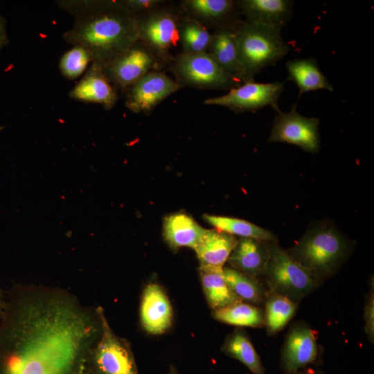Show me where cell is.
I'll use <instances>...</instances> for the list:
<instances>
[{
	"instance_id": "1",
	"label": "cell",
	"mask_w": 374,
	"mask_h": 374,
	"mask_svg": "<svg viewBox=\"0 0 374 374\" xmlns=\"http://www.w3.org/2000/svg\"><path fill=\"white\" fill-rule=\"evenodd\" d=\"M103 310L59 287L13 285L0 314V374H88Z\"/></svg>"
},
{
	"instance_id": "2",
	"label": "cell",
	"mask_w": 374,
	"mask_h": 374,
	"mask_svg": "<svg viewBox=\"0 0 374 374\" xmlns=\"http://www.w3.org/2000/svg\"><path fill=\"white\" fill-rule=\"evenodd\" d=\"M60 9L74 17L64 41L89 51L93 62L104 64L139 41V16L121 1H57Z\"/></svg>"
},
{
	"instance_id": "3",
	"label": "cell",
	"mask_w": 374,
	"mask_h": 374,
	"mask_svg": "<svg viewBox=\"0 0 374 374\" xmlns=\"http://www.w3.org/2000/svg\"><path fill=\"white\" fill-rule=\"evenodd\" d=\"M349 241L332 225L312 226L287 253L321 283L333 276L348 256Z\"/></svg>"
},
{
	"instance_id": "4",
	"label": "cell",
	"mask_w": 374,
	"mask_h": 374,
	"mask_svg": "<svg viewBox=\"0 0 374 374\" xmlns=\"http://www.w3.org/2000/svg\"><path fill=\"white\" fill-rule=\"evenodd\" d=\"M240 80L253 81L265 67L275 64L290 51L280 32L245 21L236 26Z\"/></svg>"
},
{
	"instance_id": "5",
	"label": "cell",
	"mask_w": 374,
	"mask_h": 374,
	"mask_svg": "<svg viewBox=\"0 0 374 374\" xmlns=\"http://www.w3.org/2000/svg\"><path fill=\"white\" fill-rule=\"evenodd\" d=\"M262 281L268 292L287 297L299 304L321 283L295 261L276 242H267V260Z\"/></svg>"
},
{
	"instance_id": "6",
	"label": "cell",
	"mask_w": 374,
	"mask_h": 374,
	"mask_svg": "<svg viewBox=\"0 0 374 374\" xmlns=\"http://www.w3.org/2000/svg\"><path fill=\"white\" fill-rule=\"evenodd\" d=\"M87 367L89 374H139L130 342L114 332L104 310L101 332L89 352Z\"/></svg>"
},
{
	"instance_id": "7",
	"label": "cell",
	"mask_w": 374,
	"mask_h": 374,
	"mask_svg": "<svg viewBox=\"0 0 374 374\" xmlns=\"http://www.w3.org/2000/svg\"><path fill=\"white\" fill-rule=\"evenodd\" d=\"M283 90L284 83L281 82L258 83L251 81L232 88L223 96L206 99L204 104L224 106L236 113L254 112L269 105L279 113L278 100Z\"/></svg>"
},
{
	"instance_id": "8",
	"label": "cell",
	"mask_w": 374,
	"mask_h": 374,
	"mask_svg": "<svg viewBox=\"0 0 374 374\" xmlns=\"http://www.w3.org/2000/svg\"><path fill=\"white\" fill-rule=\"evenodd\" d=\"M175 71L183 82L197 88L226 89L238 82L207 52L180 54Z\"/></svg>"
},
{
	"instance_id": "9",
	"label": "cell",
	"mask_w": 374,
	"mask_h": 374,
	"mask_svg": "<svg viewBox=\"0 0 374 374\" xmlns=\"http://www.w3.org/2000/svg\"><path fill=\"white\" fill-rule=\"evenodd\" d=\"M154 63L153 53L139 41L102 65L114 87L117 90H127L149 73Z\"/></svg>"
},
{
	"instance_id": "10",
	"label": "cell",
	"mask_w": 374,
	"mask_h": 374,
	"mask_svg": "<svg viewBox=\"0 0 374 374\" xmlns=\"http://www.w3.org/2000/svg\"><path fill=\"white\" fill-rule=\"evenodd\" d=\"M296 107L295 105L289 112L278 113L268 141L287 143L307 152L316 153L320 148L319 121L316 118L301 116Z\"/></svg>"
},
{
	"instance_id": "11",
	"label": "cell",
	"mask_w": 374,
	"mask_h": 374,
	"mask_svg": "<svg viewBox=\"0 0 374 374\" xmlns=\"http://www.w3.org/2000/svg\"><path fill=\"white\" fill-rule=\"evenodd\" d=\"M320 348L314 333L304 321L293 323L287 333L280 359L285 373L294 372L317 364L320 361Z\"/></svg>"
},
{
	"instance_id": "12",
	"label": "cell",
	"mask_w": 374,
	"mask_h": 374,
	"mask_svg": "<svg viewBox=\"0 0 374 374\" xmlns=\"http://www.w3.org/2000/svg\"><path fill=\"white\" fill-rule=\"evenodd\" d=\"M181 85L159 71H150L126 91V107L135 113L148 112Z\"/></svg>"
},
{
	"instance_id": "13",
	"label": "cell",
	"mask_w": 374,
	"mask_h": 374,
	"mask_svg": "<svg viewBox=\"0 0 374 374\" xmlns=\"http://www.w3.org/2000/svg\"><path fill=\"white\" fill-rule=\"evenodd\" d=\"M139 41L152 52L165 53L179 40V23L166 11L153 10L139 17Z\"/></svg>"
},
{
	"instance_id": "14",
	"label": "cell",
	"mask_w": 374,
	"mask_h": 374,
	"mask_svg": "<svg viewBox=\"0 0 374 374\" xmlns=\"http://www.w3.org/2000/svg\"><path fill=\"white\" fill-rule=\"evenodd\" d=\"M173 311L161 286L151 283L143 289L140 303V321L149 334L160 335L172 326Z\"/></svg>"
},
{
	"instance_id": "15",
	"label": "cell",
	"mask_w": 374,
	"mask_h": 374,
	"mask_svg": "<svg viewBox=\"0 0 374 374\" xmlns=\"http://www.w3.org/2000/svg\"><path fill=\"white\" fill-rule=\"evenodd\" d=\"M71 98L102 105L110 109L117 102V89L105 75L103 65L92 62L82 78L69 91Z\"/></svg>"
},
{
	"instance_id": "16",
	"label": "cell",
	"mask_w": 374,
	"mask_h": 374,
	"mask_svg": "<svg viewBox=\"0 0 374 374\" xmlns=\"http://www.w3.org/2000/svg\"><path fill=\"white\" fill-rule=\"evenodd\" d=\"M247 21L281 32L292 12V1L244 0L239 3Z\"/></svg>"
},
{
	"instance_id": "17",
	"label": "cell",
	"mask_w": 374,
	"mask_h": 374,
	"mask_svg": "<svg viewBox=\"0 0 374 374\" xmlns=\"http://www.w3.org/2000/svg\"><path fill=\"white\" fill-rule=\"evenodd\" d=\"M267 260V241L240 238L227 262L230 267L262 280Z\"/></svg>"
},
{
	"instance_id": "18",
	"label": "cell",
	"mask_w": 374,
	"mask_h": 374,
	"mask_svg": "<svg viewBox=\"0 0 374 374\" xmlns=\"http://www.w3.org/2000/svg\"><path fill=\"white\" fill-rule=\"evenodd\" d=\"M238 240L234 235L216 229H206L194 248L199 266L224 267Z\"/></svg>"
},
{
	"instance_id": "19",
	"label": "cell",
	"mask_w": 374,
	"mask_h": 374,
	"mask_svg": "<svg viewBox=\"0 0 374 374\" xmlns=\"http://www.w3.org/2000/svg\"><path fill=\"white\" fill-rule=\"evenodd\" d=\"M209 54L220 67L236 81L240 80V70L236 37V26L224 25L212 35Z\"/></svg>"
},
{
	"instance_id": "20",
	"label": "cell",
	"mask_w": 374,
	"mask_h": 374,
	"mask_svg": "<svg viewBox=\"0 0 374 374\" xmlns=\"http://www.w3.org/2000/svg\"><path fill=\"white\" fill-rule=\"evenodd\" d=\"M223 267L199 266L200 281L206 301L213 311L242 302L226 283Z\"/></svg>"
},
{
	"instance_id": "21",
	"label": "cell",
	"mask_w": 374,
	"mask_h": 374,
	"mask_svg": "<svg viewBox=\"0 0 374 374\" xmlns=\"http://www.w3.org/2000/svg\"><path fill=\"white\" fill-rule=\"evenodd\" d=\"M206 229L184 213L169 215L163 225L164 238L173 249L188 247L194 249Z\"/></svg>"
},
{
	"instance_id": "22",
	"label": "cell",
	"mask_w": 374,
	"mask_h": 374,
	"mask_svg": "<svg viewBox=\"0 0 374 374\" xmlns=\"http://www.w3.org/2000/svg\"><path fill=\"white\" fill-rule=\"evenodd\" d=\"M288 80L299 89L300 95L317 89L333 91L332 84L321 71L314 58L296 59L287 62Z\"/></svg>"
},
{
	"instance_id": "23",
	"label": "cell",
	"mask_w": 374,
	"mask_h": 374,
	"mask_svg": "<svg viewBox=\"0 0 374 374\" xmlns=\"http://www.w3.org/2000/svg\"><path fill=\"white\" fill-rule=\"evenodd\" d=\"M221 350L242 363L253 374H265V369L249 335L242 328H235L225 339Z\"/></svg>"
},
{
	"instance_id": "24",
	"label": "cell",
	"mask_w": 374,
	"mask_h": 374,
	"mask_svg": "<svg viewBox=\"0 0 374 374\" xmlns=\"http://www.w3.org/2000/svg\"><path fill=\"white\" fill-rule=\"evenodd\" d=\"M222 274L230 289L242 301L262 308L268 291L260 279L230 267H224Z\"/></svg>"
},
{
	"instance_id": "25",
	"label": "cell",
	"mask_w": 374,
	"mask_h": 374,
	"mask_svg": "<svg viewBox=\"0 0 374 374\" xmlns=\"http://www.w3.org/2000/svg\"><path fill=\"white\" fill-rule=\"evenodd\" d=\"M298 303L282 295L268 292L264 303L265 327L269 336L281 331L294 316Z\"/></svg>"
},
{
	"instance_id": "26",
	"label": "cell",
	"mask_w": 374,
	"mask_h": 374,
	"mask_svg": "<svg viewBox=\"0 0 374 374\" xmlns=\"http://www.w3.org/2000/svg\"><path fill=\"white\" fill-rule=\"evenodd\" d=\"M213 317L222 323L242 327L265 326L264 309L242 301L223 309L213 311Z\"/></svg>"
},
{
	"instance_id": "27",
	"label": "cell",
	"mask_w": 374,
	"mask_h": 374,
	"mask_svg": "<svg viewBox=\"0 0 374 374\" xmlns=\"http://www.w3.org/2000/svg\"><path fill=\"white\" fill-rule=\"evenodd\" d=\"M204 217L217 231L240 238L276 242V238L271 232L248 221L231 217L210 215H204Z\"/></svg>"
},
{
	"instance_id": "28",
	"label": "cell",
	"mask_w": 374,
	"mask_h": 374,
	"mask_svg": "<svg viewBox=\"0 0 374 374\" xmlns=\"http://www.w3.org/2000/svg\"><path fill=\"white\" fill-rule=\"evenodd\" d=\"M212 35L198 21L186 19L179 24V39L184 53H196L206 52Z\"/></svg>"
},
{
	"instance_id": "29",
	"label": "cell",
	"mask_w": 374,
	"mask_h": 374,
	"mask_svg": "<svg viewBox=\"0 0 374 374\" xmlns=\"http://www.w3.org/2000/svg\"><path fill=\"white\" fill-rule=\"evenodd\" d=\"M234 1L230 0H188L186 8L195 17L211 21L226 19L232 12Z\"/></svg>"
},
{
	"instance_id": "30",
	"label": "cell",
	"mask_w": 374,
	"mask_h": 374,
	"mask_svg": "<svg viewBox=\"0 0 374 374\" xmlns=\"http://www.w3.org/2000/svg\"><path fill=\"white\" fill-rule=\"evenodd\" d=\"M92 62L93 57L88 50L75 45L62 56L59 68L64 77L74 80L80 76Z\"/></svg>"
},
{
	"instance_id": "31",
	"label": "cell",
	"mask_w": 374,
	"mask_h": 374,
	"mask_svg": "<svg viewBox=\"0 0 374 374\" xmlns=\"http://www.w3.org/2000/svg\"><path fill=\"white\" fill-rule=\"evenodd\" d=\"M373 282L366 295L364 313L365 332L372 344L374 341V286Z\"/></svg>"
},
{
	"instance_id": "32",
	"label": "cell",
	"mask_w": 374,
	"mask_h": 374,
	"mask_svg": "<svg viewBox=\"0 0 374 374\" xmlns=\"http://www.w3.org/2000/svg\"><path fill=\"white\" fill-rule=\"evenodd\" d=\"M121 1L125 8L136 15L139 13L150 12L154 10L155 8L162 2L159 0H126Z\"/></svg>"
},
{
	"instance_id": "33",
	"label": "cell",
	"mask_w": 374,
	"mask_h": 374,
	"mask_svg": "<svg viewBox=\"0 0 374 374\" xmlns=\"http://www.w3.org/2000/svg\"><path fill=\"white\" fill-rule=\"evenodd\" d=\"M9 43L5 18L0 13V52Z\"/></svg>"
},
{
	"instance_id": "34",
	"label": "cell",
	"mask_w": 374,
	"mask_h": 374,
	"mask_svg": "<svg viewBox=\"0 0 374 374\" xmlns=\"http://www.w3.org/2000/svg\"><path fill=\"white\" fill-rule=\"evenodd\" d=\"M285 374H323V373L321 371L305 367L294 372L285 373Z\"/></svg>"
},
{
	"instance_id": "35",
	"label": "cell",
	"mask_w": 374,
	"mask_h": 374,
	"mask_svg": "<svg viewBox=\"0 0 374 374\" xmlns=\"http://www.w3.org/2000/svg\"><path fill=\"white\" fill-rule=\"evenodd\" d=\"M5 299H6V294L3 293L0 286V314L4 306Z\"/></svg>"
},
{
	"instance_id": "36",
	"label": "cell",
	"mask_w": 374,
	"mask_h": 374,
	"mask_svg": "<svg viewBox=\"0 0 374 374\" xmlns=\"http://www.w3.org/2000/svg\"><path fill=\"white\" fill-rule=\"evenodd\" d=\"M168 374H179V373L177 371V369L173 366H170V370Z\"/></svg>"
},
{
	"instance_id": "37",
	"label": "cell",
	"mask_w": 374,
	"mask_h": 374,
	"mask_svg": "<svg viewBox=\"0 0 374 374\" xmlns=\"http://www.w3.org/2000/svg\"><path fill=\"white\" fill-rule=\"evenodd\" d=\"M88 374H89V373H88Z\"/></svg>"
}]
</instances>
